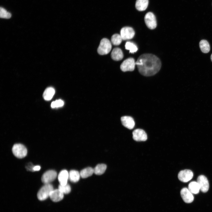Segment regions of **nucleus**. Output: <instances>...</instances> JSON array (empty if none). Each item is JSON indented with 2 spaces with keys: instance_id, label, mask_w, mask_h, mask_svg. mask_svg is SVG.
Here are the masks:
<instances>
[{
  "instance_id": "nucleus-1",
  "label": "nucleus",
  "mask_w": 212,
  "mask_h": 212,
  "mask_svg": "<svg viewBox=\"0 0 212 212\" xmlns=\"http://www.w3.org/2000/svg\"><path fill=\"white\" fill-rule=\"evenodd\" d=\"M139 72L145 76L153 75L160 70L161 63L160 59L151 54H145L140 55L135 62Z\"/></svg>"
},
{
  "instance_id": "nucleus-2",
  "label": "nucleus",
  "mask_w": 212,
  "mask_h": 212,
  "mask_svg": "<svg viewBox=\"0 0 212 212\" xmlns=\"http://www.w3.org/2000/svg\"><path fill=\"white\" fill-rule=\"evenodd\" d=\"M54 189L53 186L50 184H45L39 191L37 194L38 199L41 201H44L49 197L51 192Z\"/></svg>"
},
{
  "instance_id": "nucleus-3",
  "label": "nucleus",
  "mask_w": 212,
  "mask_h": 212,
  "mask_svg": "<svg viewBox=\"0 0 212 212\" xmlns=\"http://www.w3.org/2000/svg\"><path fill=\"white\" fill-rule=\"evenodd\" d=\"M112 48L110 41L107 38H103L100 41L97 51L100 55L107 54L110 52Z\"/></svg>"
},
{
  "instance_id": "nucleus-4",
  "label": "nucleus",
  "mask_w": 212,
  "mask_h": 212,
  "mask_svg": "<svg viewBox=\"0 0 212 212\" xmlns=\"http://www.w3.org/2000/svg\"><path fill=\"white\" fill-rule=\"evenodd\" d=\"M12 152L14 155L19 158L25 157L27 154V150L26 147L21 144H16L13 146Z\"/></svg>"
},
{
  "instance_id": "nucleus-5",
  "label": "nucleus",
  "mask_w": 212,
  "mask_h": 212,
  "mask_svg": "<svg viewBox=\"0 0 212 212\" xmlns=\"http://www.w3.org/2000/svg\"><path fill=\"white\" fill-rule=\"evenodd\" d=\"M135 62L134 59L131 57L127 59L121 64L120 68L124 72L133 71L135 68Z\"/></svg>"
},
{
  "instance_id": "nucleus-6",
  "label": "nucleus",
  "mask_w": 212,
  "mask_h": 212,
  "mask_svg": "<svg viewBox=\"0 0 212 212\" xmlns=\"http://www.w3.org/2000/svg\"><path fill=\"white\" fill-rule=\"evenodd\" d=\"M144 20L148 28L153 29L156 27L157 23L156 17L153 13L148 12L146 14L144 17Z\"/></svg>"
},
{
  "instance_id": "nucleus-7",
  "label": "nucleus",
  "mask_w": 212,
  "mask_h": 212,
  "mask_svg": "<svg viewBox=\"0 0 212 212\" xmlns=\"http://www.w3.org/2000/svg\"><path fill=\"white\" fill-rule=\"evenodd\" d=\"M57 175V173L55 170H48L43 174L41 178L42 181L45 184L50 183L56 179Z\"/></svg>"
},
{
  "instance_id": "nucleus-8",
  "label": "nucleus",
  "mask_w": 212,
  "mask_h": 212,
  "mask_svg": "<svg viewBox=\"0 0 212 212\" xmlns=\"http://www.w3.org/2000/svg\"><path fill=\"white\" fill-rule=\"evenodd\" d=\"M135 32L133 29L130 27L125 26L121 29L120 35L124 40L130 39L134 36Z\"/></svg>"
},
{
  "instance_id": "nucleus-9",
  "label": "nucleus",
  "mask_w": 212,
  "mask_h": 212,
  "mask_svg": "<svg viewBox=\"0 0 212 212\" xmlns=\"http://www.w3.org/2000/svg\"><path fill=\"white\" fill-rule=\"evenodd\" d=\"M193 175V173L191 170L186 169L182 170L179 173L178 178L180 181L186 183L191 180Z\"/></svg>"
},
{
  "instance_id": "nucleus-10",
  "label": "nucleus",
  "mask_w": 212,
  "mask_h": 212,
  "mask_svg": "<svg viewBox=\"0 0 212 212\" xmlns=\"http://www.w3.org/2000/svg\"><path fill=\"white\" fill-rule=\"evenodd\" d=\"M197 182L202 192L206 193L208 191L209 188V183L206 176L203 175H199L197 178Z\"/></svg>"
},
{
  "instance_id": "nucleus-11",
  "label": "nucleus",
  "mask_w": 212,
  "mask_h": 212,
  "mask_svg": "<svg viewBox=\"0 0 212 212\" xmlns=\"http://www.w3.org/2000/svg\"><path fill=\"white\" fill-rule=\"evenodd\" d=\"M132 138L137 141H145L147 139V136L145 132L143 130L137 129L132 132Z\"/></svg>"
},
{
  "instance_id": "nucleus-12",
  "label": "nucleus",
  "mask_w": 212,
  "mask_h": 212,
  "mask_svg": "<svg viewBox=\"0 0 212 212\" xmlns=\"http://www.w3.org/2000/svg\"><path fill=\"white\" fill-rule=\"evenodd\" d=\"M180 193L182 199L185 203H190L193 201V196L188 188H183L181 190Z\"/></svg>"
},
{
  "instance_id": "nucleus-13",
  "label": "nucleus",
  "mask_w": 212,
  "mask_h": 212,
  "mask_svg": "<svg viewBox=\"0 0 212 212\" xmlns=\"http://www.w3.org/2000/svg\"><path fill=\"white\" fill-rule=\"evenodd\" d=\"M122 125L129 129H132L135 126V122L133 118L130 116H124L121 118Z\"/></svg>"
},
{
  "instance_id": "nucleus-14",
  "label": "nucleus",
  "mask_w": 212,
  "mask_h": 212,
  "mask_svg": "<svg viewBox=\"0 0 212 212\" xmlns=\"http://www.w3.org/2000/svg\"><path fill=\"white\" fill-rule=\"evenodd\" d=\"M49 197L53 201L57 202L63 199L64 194L58 189H53L51 192Z\"/></svg>"
},
{
  "instance_id": "nucleus-15",
  "label": "nucleus",
  "mask_w": 212,
  "mask_h": 212,
  "mask_svg": "<svg viewBox=\"0 0 212 212\" xmlns=\"http://www.w3.org/2000/svg\"><path fill=\"white\" fill-rule=\"evenodd\" d=\"M69 179V173L66 170H63L59 173L58 179L60 184L64 186L67 183L68 179Z\"/></svg>"
},
{
  "instance_id": "nucleus-16",
  "label": "nucleus",
  "mask_w": 212,
  "mask_h": 212,
  "mask_svg": "<svg viewBox=\"0 0 212 212\" xmlns=\"http://www.w3.org/2000/svg\"><path fill=\"white\" fill-rule=\"evenodd\" d=\"M112 59L115 61H120L123 57V54L122 50L119 48H115L112 50L111 53Z\"/></svg>"
},
{
  "instance_id": "nucleus-17",
  "label": "nucleus",
  "mask_w": 212,
  "mask_h": 212,
  "mask_svg": "<svg viewBox=\"0 0 212 212\" xmlns=\"http://www.w3.org/2000/svg\"><path fill=\"white\" fill-rule=\"evenodd\" d=\"M148 4V0H137L135 3V7L140 11L145 10Z\"/></svg>"
},
{
  "instance_id": "nucleus-18",
  "label": "nucleus",
  "mask_w": 212,
  "mask_h": 212,
  "mask_svg": "<svg viewBox=\"0 0 212 212\" xmlns=\"http://www.w3.org/2000/svg\"><path fill=\"white\" fill-rule=\"evenodd\" d=\"M55 91L54 89L52 87H49L44 91L43 96L46 100L49 101L51 99L53 96Z\"/></svg>"
},
{
  "instance_id": "nucleus-19",
  "label": "nucleus",
  "mask_w": 212,
  "mask_h": 212,
  "mask_svg": "<svg viewBox=\"0 0 212 212\" xmlns=\"http://www.w3.org/2000/svg\"><path fill=\"white\" fill-rule=\"evenodd\" d=\"M80 177V173L76 170H72L69 173V179L71 181L74 183L78 182Z\"/></svg>"
},
{
  "instance_id": "nucleus-20",
  "label": "nucleus",
  "mask_w": 212,
  "mask_h": 212,
  "mask_svg": "<svg viewBox=\"0 0 212 212\" xmlns=\"http://www.w3.org/2000/svg\"><path fill=\"white\" fill-rule=\"evenodd\" d=\"M188 189L192 193L197 194L199 192L200 188L197 182L192 181L190 183L188 186Z\"/></svg>"
},
{
  "instance_id": "nucleus-21",
  "label": "nucleus",
  "mask_w": 212,
  "mask_h": 212,
  "mask_svg": "<svg viewBox=\"0 0 212 212\" xmlns=\"http://www.w3.org/2000/svg\"><path fill=\"white\" fill-rule=\"evenodd\" d=\"M94 173V169L88 167L82 170L80 172V177L82 178H86L91 176Z\"/></svg>"
},
{
  "instance_id": "nucleus-22",
  "label": "nucleus",
  "mask_w": 212,
  "mask_h": 212,
  "mask_svg": "<svg viewBox=\"0 0 212 212\" xmlns=\"http://www.w3.org/2000/svg\"><path fill=\"white\" fill-rule=\"evenodd\" d=\"M199 46L201 51L204 53H207L210 51V45L206 40H201L199 43Z\"/></svg>"
},
{
  "instance_id": "nucleus-23",
  "label": "nucleus",
  "mask_w": 212,
  "mask_h": 212,
  "mask_svg": "<svg viewBox=\"0 0 212 212\" xmlns=\"http://www.w3.org/2000/svg\"><path fill=\"white\" fill-rule=\"evenodd\" d=\"M107 168L106 165L104 164H100L97 165L94 169V173L97 175L103 174Z\"/></svg>"
},
{
  "instance_id": "nucleus-24",
  "label": "nucleus",
  "mask_w": 212,
  "mask_h": 212,
  "mask_svg": "<svg viewBox=\"0 0 212 212\" xmlns=\"http://www.w3.org/2000/svg\"><path fill=\"white\" fill-rule=\"evenodd\" d=\"M125 49L129 50L130 53H134L138 50L137 46L133 43L127 42L125 44Z\"/></svg>"
},
{
  "instance_id": "nucleus-25",
  "label": "nucleus",
  "mask_w": 212,
  "mask_h": 212,
  "mask_svg": "<svg viewBox=\"0 0 212 212\" xmlns=\"http://www.w3.org/2000/svg\"><path fill=\"white\" fill-rule=\"evenodd\" d=\"M122 38L120 35L118 34H115L113 35L111 38V41L112 43L115 45H118L121 43Z\"/></svg>"
},
{
  "instance_id": "nucleus-26",
  "label": "nucleus",
  "mask_w": 212,
  "mask_h": 212,
  "mask_svg": "<svg viewBox=\"0 0 212 212\" xmlns=\"http://www.w3.org/2000/svg\"><path fill=\"white\" fill-rule=\"evenodd\" d=\"M58 189L61 191L64 194H68L71 191V188L70 185L67 184L64 186L59 185L58 186Z\"/></svg>"
},
{
  "instance_id": "nucleus-27",
  "label": "nucleus",
  "mask_w": 212,
  "mask_h": 212,
  "mask_svg": "<svg viewBox=\"0 0 212 212\" xmlns=\"http://www.w3.org/2000/svg\"><path fill=\"white\" fill-rule=\"evenodd\" d=\"M0 16L1 18L8 19L10 18L11 16V14L4 8L1 7Z\"/></svg>"
},
{
  "instance_id": "nucleus-28",
  "label": "nucleus",
  "mask_w": 212,
  "mask_h": 212,
  "mask_svg": "<svg viewBox=\"0 0 212 212\" xmlns=\"http://www.w3.org/2000/svg\"><path fill=\"white\" fill-rule=\"evenodd\" d=\"M64 102L61 100H58L53 101L51 104V107L52 108L58 107L62 106Z\"/></svg>"
},
{
  "instance_id": "nucleus-29",
  "label": "nucleus",
  "mask_w": 212,
  "mask_h": 212,
  "mask_svg": "<svg viewBox=\"0 0 212 212\" xmlns=\"http://www.w3.org/2000/svg\"><path fill=\"white\" fill-rule=\"evenodd\" d=\"M34 167V166L31 163H29L28 165L26 166V168L27 170H29L32 171H33V168Z\"/></svg>"
},
{
  "instance_id": "nucleus-30",
  "label": "nucleus",
  "mask_w": 212,
  "mask_h": 212,
  "mask_svg": "<svg viewBox=\"0 0 212 212\" xmlns=\"http://www.w3.org/2000/svg\"><path fill=\"white\" fill-rule=\"evenodd\" d=\"M41 168V167L39 165L34 166L33 168V171H37L39 170Z\"/></svg>"
},
{
  "instance_id": "nucleus-31",
  "label": "nucleus",
  "mask_w": 212,
  "mask_h": 212,
  "mask_svg": "<svg viewBox=\"0 0 212 212\" xmlns=\"http://www.w3.org/2000/svg\"><path fill=\"white\" fill-rule=\"evenodd\" d=\"M211 59L212 61V54H211Z\"/></svg>"
}]
</instances>
